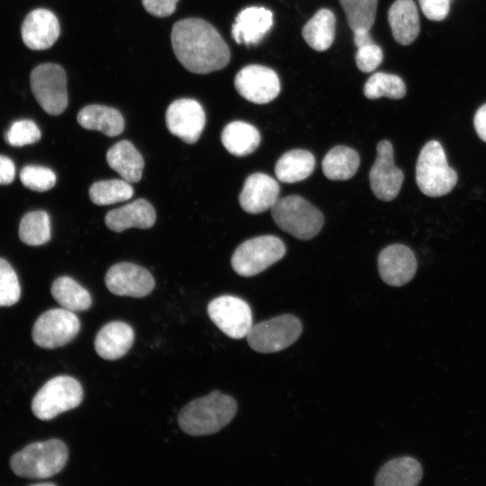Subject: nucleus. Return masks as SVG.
Instances as JSON below:
<instances>
[{
  "label": "nucleus",
  "instance_id": "7",
  "mask_svg": "<svg viewBox=\"0 0 486 486\" xmlns=\"http://www.w3.org/2000/svg\"><path fill=\"white\" fill-rule=\"evenodd\" d=\"M284 254L285 247L279 238L259 236L244 241L236 248L231 266L238 274L253 276L279 261Z\"/></svg>",
  "mask_w": 486,
  "mask_h": 486
},
{
  "label": "nucleus",
  "instance_id": "34",
  "mask_svg": "<svg viewBox=\"0 0 486 486\" xmlns=\"http://www.w3.org/2000/svg\"><path fill=\"white\" fill-rule=\"evenodd\" d=\"M339 2L353 32L357 29L372 28L375 20L377 0H339Z\"/></svg>",
  "mask_w": 486,
  "mask_h": 486
},
{
  "label": "nucleus",
  "instance_id": "21",
  "mask_svg": "<svg viewBox=\"0 0 486 486\" xmlns=\"http://www.w3.org/2000/svg\"><path fill=\"white\" fill-rule=\"evenodd\" d=\"M105 224L112 231L122 232L130 228L148 229L156 221V212L145 199H137L105 215Z\"/></svg>",
  "mask_w": 486,
  "mask_h": 486
},
{
  "label": "nucleus",
  "instance_id": "37",
  "mask_svg": "<svg viewBox=\"0 0 486 486\" xmlns=\"http://www.w3.org/2000/svg\"><path fill=\"white\" fill-rule=\"evenodd\" d=\"M40 136V130L34 122L20 120L11 125L5 139L10 145L22 147L37 142Z\"/></svg>",
  "mask_w": 486,
  "mask_h": 486
},
{
  "label": "nucleus",
  "instance_id": "29",
  "mask_svg": "<svg viewBox=\"0 0 486 486\" xmlns=\"http://www.w3.org/2000/svg\"><path fill=\"white\" fill-rule=\"evenodd\" d=\"M360 164L358 153L346 146L332 148L322 160V170L330 180H346L357 171Z\"/></svg>",
  "mask_w": 486,
  "mask_h": 486
},
{
  "label": "nucleus",
  "instance_id": "42",
  "mask_svg": "<svg viewBox=\"0 0 486 486\" xmlns=\"http://www.w3.org/2000/svg\"><path fill=\"white\" fill-rule=\"evenodd\" d=\"M474 129L479 138L486 142V104L476 112L473 119Z\"/></svg>",
  "mask_w": 486,
  "mask_h": 486
},
{
  "label": "nucleus",
  "instance_id": "31",
  "mask_svg": "<svg viewBox=\"0 0 486 486\" xmlns=\"http://www.w3.org/2000/svg\"><path fill=\"white\" fill-rule=\"evenodd\" d=\"M19 236L21 240L30 246H39L50 239V220L43 211L31 212L25 214L20 222Z\"/></svg>",
  "mask_w": 486,
  "mask_h": 486
},
{
  "label": "nucleus",
  "instance_id": "35",
  "mask_svg": "<svg viewBox=\"0 0 486 486\" xmlns=\"http://www.w3.org/2000/svg\"><path fill=\"white\" fill-rule=\"evenodd\" d=\"M21 295V288L16 273L11 265L0 257V306L16 303Z\"/></svg>",
  "mask_w": 486,
  "mask_h": 486
},
{
  "label": "nucleus",
  "instance_id": "28",
  "mask_svg": "<svg viewBox=\"0 0 486 486\" xmlns=\"http://www.w3.org/2000/svg\"><path fill=\"white\" fill-rule=\"evenodd\" d=\"M335 24L334 14L328 9H320L304 25L302 37L310 48L324 51L333 43Z\"/></svg>",
  "mask_w": 486,
  "mask_h": 486
},
{
  "label": "nucleus",
  "instance_id": "33",
  "mask_svg": "<svg viewBox=\"0 0 486 486\" xmlns=\"http://www.w3.org/2000/svg\"><path fill=\"white\" fill-rule=\"evenodd\" d=\"M364 94L368 99H378L382 96L400 99L406 94V86L396 75L378 72L368 78L364 87Z\"/></svg>",
  "mask_w": 486,
  "mask_h": 486
},
{
  "label": "nucleus",
  "instance_id": "3",
  "mask_svg": "<svg viewBox=\"0 0 486 486\" xmlns=\"http://www.w3.org/2000/svg\"><path fill=\"white\" fill-rule=\"evenodd\" d=\"M68 451L59 439L28 445L10 461L13 472L21 477L46 479L59 472L67 464Z\"/></svg>",
  "mask_w": 486,
  "mask_h": 486
},
{
  "label": "nucleus",
  "instance_id": "22",
  "mask_svg": "<svg viewBox=\"0 0 486 486\" xmlns=\"http://www.w3.org/2000/svg\"><path fill=\"white\" fill-rule=\"evenodd\" d=\"M388 22L395 40L401 45L412 43L419 33L418 13L413 0H396L389 9Z\"/></svg>",
  "mask_w": 486,
  "mask_h": 486
},
{
  "label": "nucleus",
  "instance_id": "24",
  "mask_svg": "<svg viewBox=\"0 0 486 486\" xmlns=\"http://www.w3.org/2000/svg\"><path fill=\"white\" fill-rule=\"evenodd\" d=\"M422 478L420 464L414 458L403 456L383 464L375 477L376 486H416Z\"/></svg>",
  "mask_w": 486,
  "mask_h": 486
},
{
  "label": "nucleus",
  "instance_id": "19",
  "mask_svg": "<svg viewBox=\"0 0 486 486\" xmlns=\"http://www.w3.org/2000/svg\"><path fill=\"white\" fill-rule=\"evenodd\" d=\"M273 25V14L265 7L250 6L238 13L231 28L238 44L259 43Z\"/></svg>",
  "mask_w": 486,
  "mask_h": 486
},
{
  "label": "nucleus",
  "instance_id": "32",
  "mask_svg": "<svg viewBox=\"0 0 486 486\" xmlns=\"http://www.w3.org/2000/svg\"><path fill=\"white\" fill-rule=\"evenodd\" d=\"M134 190L130 183L122 179L103 180L94 183L89 188V197L97 205H109L127 201Z\"/></svg>",
  "mask_w": 486,
  "mask_h": 486
},
{
  "label": "nucleus",
  "instance_id": "38",
  "mask_svg": "<svg viewBox=\"0 0 486 486\" xmlns=\"http://www.w3.org/2000/svg\"><path fill=\"white\" fill-rule=\"evenodd\" d=\"M383 58L382 49L374 42L357 48L356 63L357 68L368 73L374 70L382 63Z\"/></svg>",
  "mask_w": 486,
  "mask_h": 486
},
{
  "label": "nucleus",
  "instance_id": "8",
  "mask_svg": "<svg viewBox=\"0 0 486 486\" xmlns=\"http://www.w3.org/2000/svg\"><path fill=\"white\" fill-rule=\"evenodd\" d=\"M302 330V326L298 318L283 314L253 325L247 339L249 346L256 352L274 353L293 344Z\"/></svg>",
  "mask_w": 486,
  "mask_h": 486
},
{
  "label": "nucleus",
  "instance_id": "5",
  "mask_svg": "<svg viewBox=\"0 0 486 486\" xmlns=\"http://www.w3.org/2000/svg\"><path fill=\"white\" fill-rule=\"evenodd\" d=\"M271 214L281 230L302 240L314 238L324 224L321 212L299 195L279 198Z\"/></svg>",
  "mask_w": 486,
  "mask_h": 486
},
{
  "label": "nucleus",
  "instance_id": "18",
  "mask_svg": "<svg viewBox=\"0 0 486 486\" xmlns=\"http://www.w3.org/2000/svg\"><path fill=\"white\" fill-rule=\"evenodd\" d=\"M280 186L271 176L255 173L248 176L239 194V204L248 213H260L277 202Z\"/></svg>",
  "mask_w": 486,
  "mask_h": 486
},
{
  "label": "nucleus",
  "instance_id": "10",
  "mask_svg": "<svg viewBox=\"0 0 486 486\" xmlns=\"http://www.w3.org/2000/svg\"><path fill=\"white\" fill-rule=\"evenodd\" d=\"M80 330V321L74 311L64 308L51 309L35 321L32 336L42 348H57L72 341Z\"/></svg>",
  "mask_w": 486,
  "mask_h": 486
},
{
  "label": "nucleus",
  "instance_id": "11",
  "mask_svg": "<svg viewBox=\"0 0 486 486\" xmlns=\"http://www.w3.org/2000/svg\"><path fill=\"white\" fill-rule=\"evenodd\" d=\"M207 312L212 321L228 337H247L253 326L252 311L247 302L232 296L221 295L210 302Z\"/></svg>",
  "mask_w": 486,
  "mask_h": 486
},
{
  "label": "nucleus",
  "instance_id": "39",
  "mask_svg": "<svg viewBox=\"0 0 486 486\" xmlns=\"http://www.w3.org/2000/svg\"><path fill=\"white\" fill-rule=\"evenodd\" d=\"M452 0H418L424 15L432 21L444 20L450 10Z\"/></svg>",
  "mask_w": 486,
  "mask_h": 486
},
{
  "label": "nucleus",
  "instance_id": "20",
  "mask_svg": "<svg viewBox=\"0 0 486 486\" xmlns=\"http://www.w3.org/2000/svg\"><path fill=\"white\" fill-rule=\"evenodd\" d=\"M134 341L132 328L122 321H112L104 325L96 334L94 349L105 360L122 357L130 349Z\"/></svg>",
  "mask_w": 486,
  "mask_h": 486
},
{
  "label": "nucleus",
  "instance_id": "40",
  "mask_svg": "<svg viewBox=\"0 0 486 486\" xmlns=\"http://www.w3.org/2000/svg\"><path fill=\"white\" fill-rule=\"evenodd\" d=\"M145 10L157 17H166L171 15L176 6L178 0H141Z\"/></svg>",
  "mask_w": 486,
  "mask_h": 486
},
{
  "label": "nucleus",
  "instance_id": "16",
  "mask_svg": "<svg viewBox=\"0 0 486 486\" xmlns=\"http://www.w3.org/2000/svg\"><path fill=\"white\" fill-rule=\"evenodd\" d=\"M417 266L414 253L401 244L386 247L378 256L380 276L391 286H402L409 283L414 277Z\"/></svg>",
  "mask_w": 486,
  "mask_h": 486
},
{
  "label": "nucleus",
  "instance_id": "6",
  "mask_svg": "<svg viewBox=\"0 0 486 486\" xmlns=\"http://www.w3.org/2000/svg\"><path fill=\"white\" fill-rule=\"evenodd\" d=\"M80 382L68 375L49 380L35 394L32 410L41 420H50L58 415L76 408L83 400Z\"/></svg>",
  "mask_w": 486,
  "mask_h": 486
},
{
  "label": "nucleus",
  "instance_id": "4",
  "mask_svg": "<svg viewBox=\"0 0 486 486\" xmlns=\"http://www.w3.org/2000/svg\"><path fill=\"white\" fill-rule=\"evenodd\" d=\"M457 179L440 142L430 140L426 143L416 164V182L419 190L430 197L443 196L453 190Z\"/></svg>",
  "mask_w": 486,
  "mask_h": 486
},
{
  "label": "nucleus",
  "instance_id": "27",
  "mask_svg": "<svg viewBox=\"0 0 486 486\" xmlns=\"http://www.w3.org/2000/svg\"><path fill=\"white\" fill-rule=\"evenodd\" d=\"M315 167L314 156L305 149H292L281 156L274 167L277 179L292 184L309 177Z\"/></svg>",
  "mask_w": 486,
  "mask_h": 486
},
{
  "label": "nucleus",
  "instance_id": "41",
  "mask_svg": "<svg viewBox=\"0 0 486 486\" xmlns=\"http://www.w3.org/2000/svg\"><path fill=\"white\" fill-rule=\"evenodd\" d=\"M15 166L7 157L0 155V184H8L14 179Z\"/></svg>",
  "mask_w": 486,
  "mask_h": 486
},
{
  "label": "nucleus",
  "instance_id": "30",
  "mask_svg": "<svg viewBox=\"0 0 486 486\" xmlns=\"http://www.w3.org/2000/svg\"><path fill=\"white\" fill-rule=\"evenodd\" d=\"M53 298L62 308L71 311H83L91 307L90 293L73 278L61 276L51 286Z\"/></svg>",
  "mask_w": 486,
  "mask_h": 486
},
{
  "label": "nucleus",
  "instance_id": "17",
  "mask_svg": "<svg viewBox=\"0 0 486 486\" xmlns=\"http://www.w3.org/2000/svg\"><path fill=\"white\" fill-rule=\"evenodd\" d=\"M59 33L58 18L52 12L43 8L30 12L21 27L23 43L33 50L50 48L58 40Z\"/></svg>",
  "mask_w": 486,
  "mask_h": 486
},
{
  "label": "nucleus",
  "instance_id": "2",
  "mask_svg": "<svg viewBox=\"0 0 486 486\" xmlns=\"http://www.w3.org/2000/svg\"><path fill=\"white\" fill-rule=\"evenodd\" d=\"M237 409L232 397L215 391L185 405L178 415V424L190 436L214 434L232 420Z\"/></svg>",
  "mask_w": 486,
  "mask_h": 486
},
{
  "label": "nucleus",
  "instance_id": "26",
  "mask_svg": "<svg viewBox=\"0 0 486 486\" xmlns=\"http://www.w3.org/2000/svg\"><path fill=\"white\" fill-rule=\"evenodd\" d=\"M220 140L225 148L232 155L243 157L254 152L260 144V134L253 125L235 121L222 130Z\"/></svg>",
  "mask_w": 486,
  "mask_h": 486
},
{
  "label": "nucleus",
  "instance_id": "14",
  "mask_svg": "<svg viewBox=\"0 0 486 486\" xmlns=\"http://www.w3.org/2000/svg\"><path fill=\"white\" fill-rule=\"evenodd\" d=\"M205 122L203 108L194 99H177L169 104L166 112L168 130L188 144L199 140Z\"/></svg>",
  "mask_w": 486,
  "mask_h": 486
},
{
  "label": "nucleus",
  "instance_id": "44",
  "mask_svg": "<svg viewBox=\"0 0 486 486\" xmlns=\"http://www.w3.org/2000/svg\"><path fill=\"white\" fill-rule=\"evenodd\" d=\"M32 485H33V486H42V485L50 486V485H56V484L53 483V482H37V483H33Z\"/></svg>",
  "mask_w": 486,
  "mask_h": 486
},
{
  "label": "nucleus",
  "instance_id": "36",
  "mask_svg": "<svg viewBox=\"0 0 486 486\" xmlns=\"http://www.w3.org/2000/svg\"><path fill=\"white\" fill-rule=\"evenodd\" d=\"M22 184L33 191L44 192L51 189L56 184L55 173L41 166H26L20 173Z\"/></svg>",
  "mask_w": 486,
  "mask_h": 486
},
{
  "label": "nucleus",
  "instance_id": "9",
  "mask_svg": "<svg viewBox=\"0 0 486 486\" xmlns=\"http://www.w3.org/2000/svg\"><path fill=\"white\" fill-rule=\"evenodd\" d=\"M30 84L40 107L50 115L62 113L68 105L67 76L57 64L43 63L31 73Z\"/></svg>",
  "mask_w": 486,
  "mask_h": 486
},
{
  "label": "nucleus",
  "instance_id": "1",
  "mask_svg": "<svg viewBox=\"0 0 486 486\" xmlns=\"http://www.w3.org/2000/svg\"><path fill=\"white\" fill-rule=\"evenodd\" d=\"M171 43L176 58L192 73L220 70L230 58V50L218 31L199 18L176 22L171 32Z\"/></svg>",
  "mask_w": 486,
  "mask_h": 486
},
{
  "label": "nucleus",
  "instance_id": "25",
  "mask_svg": "<svg viewBox=\"0 0 486 486\" xmlns=\"http://www.w3.org/2000/svg\"><path fill=\"white\" fill-rule=\"evenodd\" d=\"M81 127L99 130L106 136L114 137L124 129V120L121 112L112 107L91 104L81 109L77 114Z\"/></svg>",
  "mask_w": 486,
  "mask_h": 486
},
{
  "label": "nucleus",
  "instance_id": "23",
  "mask_svg": "<svg viewBox=\"0 0 486 486\" xmlns=\"http://www.w3.org/2000/svg\"><path fill=\"white\" fill-rule=\"evenodd\" d=\"M106 160L110 167L127 182L132 184L141 179L144 159L129 140H121L112 146L107 151Z\"/></svg>",
  "mask_w": 486,
  "mask_h": 486
},
{
  "label": "nucleus",
  "instance_id": "43",
  "mask_svg": "<svg viewBox=\"0 0 486 486\" xmlns=\"http://www.w3.org/2000/svg\"><path fill=\"white\" fill-rule=\"evenodd\" d=\"M354 32V42L357 48L374 43L369 30L357 29Z\"/></svg>",
  "mask_w": 486,
  "mask_h": 486
},
{
  "label": "nucleus",
  "instance_id": "15",
  "mask_svg": "<svg viewBox=\"0 0 486 486\" xmlns=\"http://www.w3.org/2000/svg\"><path fill=\"white\" fill-rule=\"evenodd\" d=\"M104 280L108 290L120 296L145 297L155 286L154 278L146 268L129 262L113 265Z\"/></svg>",
  "mask_w": 486,
  "mask_h": 486
},
{
  "label": "nucleus",
  "instance_id": "12",
  "mask_svg": "<svg viewBox=\"0 0 486 486\" xmlns=\"http://www.w3.org/2000/svg\"><path fill=\"white\" fill-rule=\"evenodd\" d=\"M377 156L369 172L370 186L380 200H393L401 188L404 175L397 167L393 159V148L389 140H382L377 145Z\"/></svg>",
  "mask_w": 486,
  "mask_h": 486
},
{
  "label": "nucleus",
  "instance_id": "13",
  "mask_svg": "<svg viewBox=\"0 0 486 486\" xmlns=\"http://www.w3.org/2000/svg\"><path fill=\"white\" fill-rule=\"evenodd\" d=\"M234 86L242 97L258 104L273 101L280 93L277 74L261 65H248L240 69L235 76Z\"/></svg>",
  "mask_w": 486,
  "mask_h": 486
}]
</instances>
